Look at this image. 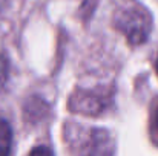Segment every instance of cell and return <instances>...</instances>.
Here are the masks:
<instances>
[{"mask_svg":"<svg viewBox=\"0 0 158 156\" xmlns=\"http://www.w3.org/2000/svg\"><path fill=\"white\" fill-rule=\"evenodd\" d=\"M112 23L132 46L144 43L149 38L154 25L149 9L138 0H115Z\"/></svg>","mask_w":158,"mask_h":156,"instance_id":"obj_1","label":"cell"},{"mask_svg":"<svg viewBox=\"0 0 158 156\" xmlns=\"http://www.w3.org/2000/svg\"><path fill=\"white\" fill-rule=\"evenodd\" d=\"M81 138L66 135L68 142L75 146V152L78 153H114L112 138L103 129H86V127H75L71 126Z\"/></svg>","mask_w":158,"mask_h":156,"instance_id":"obj_2","label":"cell"},{"mask_svg":"<svg viewBox=\"0 0 158 156\" xmlns=\"http://www.w3.org/2000/svg\"><path fill=\"white\" fill-rule=\"evenodd\" d=\"M112 95L106 89H80L72 94L68 106L72 112L81 115H100L105 112Z\"/></svg>","mask_w":158,"mask_h":156,"instance_id":"obj_3","label":"cell"},{"mask_svg":"<svg viewBox=\"0 0 158 156\" xmlns=\"http://www.w3.org/2000/svg\"><path fill=\"white\" fill-rule=\"evenodd\" d=\"M12 147V130L8 121L0 119V155L11 153Z\"/></svg>","mask_w":158,"mask_h":156,"instance_id":"obj_4","label":"cell"},{"mask_svg":"<svg viewBox=\"0 0 158 156\" xmlns=\"http://www.w3.org/2000/svg\"><path fill=\"white\" fill-rule=\"evenodd\" d=\"M149 132L154 144L158 146V100L154 101L151 109V119H149Z\"/></svg>","mask_w":158,"mask_h":156,"instance_id":"obj_5","label":"cell"},{"mask_svg":"<svg viewBox=\"0 0 158 156\" xmlns=\"http://www.w3.org/2000/svg\"><path fill=\"white\" fill-rule=\"evenodd\" d=\"M8 78V61L3 55H0V87L5 84Z\"/></svg>","mask_w":158,"mask_h":156,"instance_id":"obj_6","label":"cell"},{"mask_svg":"<svg viewBox=\"0 0 158 156\" xmlns=\"http://www.w3.org/2000/svg\"><path fill=\"white\" fill-rule=\"evenodd\" d=\"M39 152H42V153H51V150H48V149H45V147H40V149H34L31 153H39Z\"/></svg>","mask_w":158,"mask_h":156,"instance_id":"obj_7","label":"cell"},{"mask_svg":"<svg viewBox=\"0 0 158 156\" xmlns=\"http://www.w3.org/2000/svg\"><path fill=\"white\" fill-rule=\"evenodd\" d=\"M6 2H8V0H0V8H2V6H5V5H6Z\"/></svg>","mask_w":158,"mask_h":156,"instance_id":"obj_8","label":"cell"},{"mask_svg":"<svg viewBox=\"0 0 158 156\" xmlns=\"http://www.w3.org/2000/svg\"><path fill=\"white\" fill-rule=\"evenodd\" d=\"M155 67H157V74H158V58H157V63H155Z\"/></svg>","mask_w":158,"mask_h":156,"instance_id":"obj_9","label":"cell"}]
</instances>
